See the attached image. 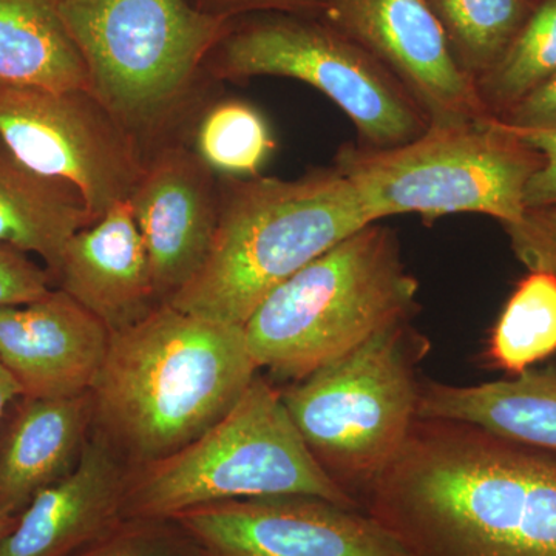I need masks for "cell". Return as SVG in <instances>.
Wrapping results in <instances>:
<instances>
[{
    "label": "cell",
    "mask_w": 556,
    "mask_h": 556,
    "mask_svg": "<svg viewBox=\"0 0 556 556\" xmlns=\"http://www.w3.org/2000/svg\"><path fill=\"white\" fill-rule=\"evenodd\" d=\"M413 556H556V452L416 419L357 497Z\"/></svg>",
    "instance_id": "obj_1"
},
{
    "label": "cell",
    "mask_w": 556,
    "mask_h": 556,
    "mask_svg": "<svg viewBox=\"0 0 556 556\" xmlns=\"http://www.w3.org/2000/svg\"><path fill=\"white\" fill-rule=\"evenodd\" d=\"M257 375L244 327L161 303L112 332L90 390L93 428L129 467L163 459L217 424Z\"/></svg>",
    "instance_id": "obj_2"
},
{
    "label": "cell",
    "mask_w": 556,
    "mask_h": 556,
    "mask_svg": "<svg viewBox=\"0 0 556 556\" xmlns=\"http://www.w3.org/2000/svg\"><path fill=\"white\" fill-rule=\"evenodd\" d=\"M371 223L338 167L299 179L219 177L211 252L195 277L166 303L244 327L270 292Z\"/></svg>",
    "instance_id": "obj_3"
},
{
    "label": "cell",
    "mask_w": 556,
    "mask_h": 556,
    "mask_svg": "<svg viewBox=\"0 0 556 556\" xmlns=\"http://www.w3.org/2000/svg\"><path fill=\"white\" fill-rule=\"evenodd\" d=\"M417 291L396 233L371 223L263 300L244 324L249 353L258 369L298 382L380 329L408 320Z\"/></svg>",
    "instance_id": "obj_4"
},
{
    "label": "cell",
    "mask_w": 556,
    "mask_h": 556,
    "mask_svg": "<svg viewBox=\"0 0 556 556\" xmlns=\"http://www.w3.org/2000/svg\"><path fill=\"white\" fill-rule=\"evenodd\" d=\"M281 495L316 496L362 510L311 453L281 391L257 375L237 404L195 441L129 468L124 517L172 519L206 504Z\"/></svg>",
    "instance_id": "obj_5"
},
{
    "label": "cell",
    "mask_w": 556,
    "mask_h": 556,
    "mask_svg": "<svg viewBox=\"0 0 556 556\" xmlns=\"http://www.w3.org/2000/svg\"><path fill=\"white\" fill-rule=\"evenodd\" d=\"M90 91L139 142L185 109L230 20L192 0H56Z\"/></svg>",
    "instance_id": "obj_6"
},
{
    "label": "cell",
    "mask_w": 556,
    "mask_h": 556,
    "mask_svg": "<svg viewBox=\"0 0 556 556\" xmlns=\"http://www.w3.org/2000/svg\"><path fill=\"white\" fill-rule=\"evenodd\" d=\"M408 321L280 390L311 453L356 500L399 455L417 419L416 365L428 343Z\"/></svg>",
    "instance_id": "obj_7"
},
{
    "label": "cell",
    "mask_w": 556,
    "mask_h": 556,
    "mask_svg": "<svg viewBox=\"0 0 556 556\" xmlns=\"http://www.w3.org/2000/svg\"><path fill=\"white\" fill-rule=\"evenodd\" d=\"M541 160L503 123L486 118L430 126L396 148L346 144L334 167L375 223L402 214H481L507 225L525 214L526 186Z\"/></svg>",
    "instance_id": "obj_8"
},
{
    "label": "cell",
    "mask_w": 556,
    "mask_h": 556,
    "mask_svg": "<svg viewBox=\"0 0 556 556\" xmlns=\"http://www.w3.org/2000/svg\"><path fill=\"white\" fill-rule=\"evenodd\" d=\"M204 70L217 79L280 76L308 84L350 118L367 148H396L430 123L375 56L327 22L295 13H255L230 22Z\"/></svg>",
    "instance_id": "obj_9"
},
{
    "label": "cell",
    "mask_w": 556,
    "mask_h": 556,
    "mask_svg": "<svg viewBox=\"0 0 556 556\" xmlns=\"http://www.w3.org/2000/svg\"><path fill=\"white\" fill-rule=\"evenodd\" d=\"M0 139L31 169L78 188L93 222L129 200L148 163L90 90L0 79Z\"/></svg>",
    "instance_id": "obj_10"
},
{
    "label": "cell",
    "mask_w": 556,
    "mask_h": 556,
    "mask_svg": "<svg viewBox=\"0 0 556 556\" xmlns=\"http://www.w3.org/2000/svg\"><path fill=\"white\" fill-rule=\"evenodd\" d=\"M172 521L203 556H413L365 511L316 496L223 501Z\"/></svg>",
    "instance_id": "obj_11"
},
{
    "label": "cell",
    "mask_w": 556,
    "mask_h": 556,
    "mask_svg": "<svg viewBox=\"0 0 556 556\" xmlns=\"http://www.w3.org/2000/svg\"><path fill=\"white\" fill-rule=\"evenodd\" d=\"M311 16L357 42L405 87L431 127L493 118L427 0H313Z\"/></svg>",
    "instance_id": "obj_12"
},
{
    "label": "cell",
    "mask_w": 556,
    "mask_h": 556,
    "mask_svg": "<svg viewBox=\"0 0 556 556\" xmlns=\"http://www.w3.org/2000/svg\"><path fill=\"white\" fill-rule=\"evenodd\" d=\"M161 303L206 262L219 214V177L185 146H166L146 163L129 197Z\"/></svg>",
    "instance_id": "obj_13"
},
{
    "label": "cell",
    "mask_w": 556,
    "mask_h": 556,
    "mask_svg": "<svg viewBox=\"0 0 556 556\" xmlns=\"http://www.w3.org/2000/svg\"><path fill=\"white\" fill-rule=\"evenodd\" d=\"M110 338L108 325L60 288L28 305L0 308V361L24 397L90 393Z\"/></svg>",
    "instance_id": "obj_14"
},
{
    "label": "cell",
    "mask_w": 556,
    "mask_h": 556,
    "mask_svg": "<svg viewBox=\"0 0 556 556\" xmlns=\"http://www.w3.org/2000/svg\"><path fill=\"white\" fill-rule=\"evenodd\" d=\"M129 468L93 428L79 463L22 511L0 556H73L105 535L126 519Z\"/></svg>",
    "instance_id": "obj_15"
},
{
    "label": "cell",
    "mask_w": 556,
    "mask_h": 556,
    "mask_svg": "<svg viewBox=\"0 0 556 556\" xmlns=\"http://www.w3.org/2000/svg\"><path fill=\"white\" fill-rule=\"evenodd\" d=\"M54 285L112 332L137 324L161 305L129 201H119L72 237Z\"/></svg>",
    "instance_id": "obj_16"
},
{
    "label": "cell",
    "mask_w": 556,
    "mask_h": 556,
    "mask_svg": "<svg viewBox=\"0 0 556 556\" xmlns=\"http://www.w3.org/2000/svg\"><path fill=\"white\" fill-rule=\"evenodd\" d=\"M93 431L90 393L24 397L0 431V511L17 518L79 463Z\"/></svg>",
    "instance_id": "obj_17"
},
{
    "label": "cell",
    "mask_w": 556,
    "mask_h": 556,
    "mask_svg": "<svg viewBox=\"0 0 556 556\" xmlns=\"http://www.w3.org/2000/svg\"><path fill=\"white\" fill-rule=\"evenodd\" d=\"M417 419L468 424L556 452V362L479 386H420Z\"/></svg>",
    "instance_id": "obj_18"
},
{
    "label": "cell",
    "mask_w": 556,
    "mask_h": 556,
    "mask_svg": "<svg viewBox=\"0 0 556 556\" xmlns=\"http://www.w3.org/2000/svg\"><path fill=\"white\" fill-rule=\"evenodd\" d=\"M91 223L78 188L31 169L0 139V244L38 255L54 280L68 241Z\"/></svg>",
    "instance_id": "obj_19"
},
{
    "label": "cell",
    "mask_w": 556,
    "mask_h": 556,
    "mask_svg": "<svg viewBox=\"0 0 556 556\" xmlns=\"http://www.w3.org/2000/svg\"><path fill=\"white\" fill-rule=\"evenodd\" d=\"M0 79L90 90L89 73L56 0H0Z\"/></svg>",
    "instance_id": "obj_20"
},
{
    "label": "cell",
    "mask_w": 556,
    "mask_h": 556,
    "mask_svg": "<svg viewBox=\"0 0 556 556\" xmlns=\"http://www.w3.org/2000/svg\"><path fill=\"white\" fill-rule=\"evenodd\" d=\"M556 354V277L529 270L511 292L490 338L496 368L518 376Z\"/></svg>",
    "instance_id": "obj_21"
},
{
    "label": "cell",
    "mask_w": 556,
    "mask_h": 556,
    "mask_svg": "<svg viewBox=\"0 0 556 556\" xmlns=\"http://www.w3.org/2000/svg\"><path fill=\"white\" fill-rule=\"evenodd\" d=\"M457 64L477 83L521 30L536 0H427Z\"/></svg>",
    "instance_id": "obj_22"
},
{
    "label": "cell",
    "mask_w": 556,
    "mask_h": 556,
    "mask_svg": "<svg viewBox=\"0 0 556 556\" xmlns=\"http://www.w3.org/2000/svg\"><path fill=\"white\" fill-rule=\"evenodd\" d=\"M556 73V0H536L521 30L489 72L477 79L482 104L500 118Z\"/></svg>",
    "instance_id": "obj_23"
},
{
    "label": "cell",
    "mask_w": 556,
    "mask_h": 556,
    "mask_svg": "<svg viewBox=\"0 0 556 556\" xmlns=\"http://www.w3.org/2000/svg\"><path fill=\"white\" fill-rule=\"evenodd\" d=\"M274 150L268 121L248 102H215L197 124L193 152L218 177H257Z\"/></svg>",
    "instance_id": "obj_24"
},
{
    "label": "cell",
    "mask_w": 556,
    "mask_h": 556,
    "mask_svg": "<svg viewBox=\"0 0 556 556\" xmlns=\"http://www.w3.org/2000/svg\"><path fill=\"white\" fill-rule=\"evenodd\" d=\"M73 556H203L172 519L126 518Z\"/></svg>",
    "instance_id": "obj_25"
},
{
    "label": "cell",
    "mask_w": 556,
    "mask_h": 556,
    "mask_svg": "<svg viewBox=\"0 0 556 556\" xmlns=\"http://www.w3.org/2000/svg\"><path fill=\"white\" fill-rule=\"evenodd\" d=\"M503 226L519 263L556 277V206L526 208L521 218Z\"/></svg>",
    "instance_id": "obj_26"
},
{
    "label": "cell",
    "mask_w": 556,
    "mask_h": 556,
    "mask_svg": "<svg viewBox=\"0 0 556 556\" xmlns=\"http://www.w3.org/2000/svg\"><path fill=\"white\" fill-rule=\"evenodd\" d=\"M53 276L30 254L0 244V308L28 305L53 289Z\"/></svg>",
    "instance_id": "obj_27"
},
{
    "label": "cell",
    "mask_w": 556,
    "mask_h": 556,
    "mask_svg": "<svg viewBox=\"0 0 556 556\" xmlns=\"http://www.w3.org/2000/svg\"><path fill=\"white\" fill-rule=\"evenodd\" d=\"M496 119L511 130H556V73Z\"/></svg>",
    "instance_id": "obj_28"
},
{
    "label": "cell",
    "mask_w": 556,
    "mask_h": 556,
    "mask_svg": "<svg viewBox=\"0 0 556 556\" xmlns=\"http://www.w3.org/2000/svg\"><path fill=\"white\" fill-rule=\"evenodd\" d=\"M511 131L518 135L529 148L536 150L543 159L541 166L527 182L526 208L556 206V130Z\"/></svg>",
    "instance_id": "obj_29"
},
{
    "label": "cell",
    "mask_w": 556,
    "mask_h": 556,
    "mask_svg": "<svg viewBox=\"0 0 556 556\" xmlns=\"http://www.w3.org/2000/svg\"><path fill=\"white\" fill-rule=\"evenodd\" d=\"M195 5L230 20L255 13H313V0H197Z\"/></svg>",
    "instance_id": "obj_30"
},
{
    "label": "cell",
    "mask_w": 556,
    "mask_h": 556,
    "mask_svg": "<svg viewBox=\"0 0 556 556\" xmlns=\"http://www.w3.org/2000/svg\"><path fill=\"white\" fill-rule=\"evenodd\" d=\"M22 396L21 388L3 362L0 361V431L5 422L7 412Z\"/></svg>",
    "instance_id": "obj_31"
},
{
    "label": "cell",
    "mask_w": 556,
    "mask_h": 556,
    "mask_svg": "<svg viewBox=\"0 0 556 556\" xmlns=\"http://www.w3.org/2000/svg\"><path fill=\"white\" fill-rule=\"evenodd\" d=\"M16 519L17 518L10 517V515H5L3 511H0V543H2L3 538L9 535L11 529L16 525Z\"/></svg>",
    "instance_id": "obj_32"
}]
</instances>
